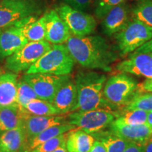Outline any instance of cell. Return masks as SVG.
Instances as JSON below:
<instances>
[{
    "instance_id": "6da1fadb",
    "label": "cell",
    "mask_w": 152,
    "mask_h": 152,
    "mask_svg": "<svg viewBox=\"0 0 152 152\" xmlns=\"http://www.w3.org/2000/svg\"><path fill=\"white\" fill-rule=\"evenodd\" d=\"M66 46L74 61L88 69L109 72L111 64L118 58L107 41L99 35H71Z\"/></svg>"
},
{
    "instance_id": "7a4b0ae2",
    "label": "cell",
    "mask_w": 152,
    "mask_h": 152,
    "mask_svg": "<svg viewBox=\"0 0 152 152\" xmlns=\"http://www.w3.org/2000/svg\"><path fill=\"white\" fill-rule=\"evenodd\" d=\"M107 77L105 74L94 71H80L76 74L77 104L73 112L106 109L114 111L115 106L108 102L103 95V89Z\"/></svg>"
},
{
    "instance_id": "3957f363",
    "label": "cell",
    "mask_w": 152,
    "mask_h": 152,
    "mask_svg": "<svg viewBox=\"0 0 152 152\" xmlns=\"http://www.w3.org/2000/svg\"><path fill=\"white\" fill-rule=\"evenodd\" d=\"M43 0L0 1V33L17 26L25 19L37 17L45 9Z\"/></svg>"
},
{
    "instance_id": "277c9868",
    "label": "cell",
    "mask_w": 152,
    "mask_h": 152,
    "mask_svg": "<svg viewBox=\"0 0 152 152\" xmlns=\"http://www.w3.org/2000/svg\"><path fill=\"white\" fill-rule=\"evenodd\" d=\"M75 62L66 45H54L48 52L28 68L25 74L47 73L68 75L73 71Z\"/></svg>"
},
{
    "instance_id": "5b68a950",
    "label": "cell",
    "mask_w": 152,
    "mask_h": 152,
    "mask_svg": "<svg viewBox=\"0 0 152 152\" xmlns=\"http://www.w3.org/2000/svg\"><path fill=\"white\" fill-rule=\"evenodd\" d=\"M138 83L127 73L112 75L106 80L103 89L104 97L111 104L125 106L138 91Z\"/></svg>"
},
{
    "instance_id": "8992f818",
    "label": "cell",
    "mask_w": 152,
    "mask_h": 152,
    "mask_svg": "<svg viewBox=\"0 0 152 152\" xmlns=\"http://www.w3.org/2000/svg\"><path fill=\"white\" fill-rule=\"evenodd\" d=\"M115 118L116 112L106 109H95L73 112L68 115L67 119L70 124L93 135L109 128Z\"/></svg>"
},
{
    "instance_id": "52a82bcc",
    "label": "cell",
    "mask_w": 152,
    "mask_h": 152,
    "mask_svg": "<svg viewBox=\"0 0 152 152\" xmlns=\"http://www.w3.org/2000/svg\"><path fill=\"white\" fill-rule=\"evenodd\" d=\"M152 38V28L133 18L115 35L118 49L121 56L134 52Z\"/></svg>"
},
{
    "instance_id": "ba28073f",
    "label": "cell",
    "mask_w": 152,
    "mask_h": 152,
    "mask_svg": "<svg viewBox=\"0 0 152 152\" xmlns=\"http://www.w3.org/2000/svg\"><path fill=\"white\" fill-rule=\"evenodd\" d=\"M52 47L47 40L28 42L21 49L7 58L5 67L13 73L26 71Z\"/></svg>"
},
{
    "instance_id": "9c48e42d",
    "label": "cell",
    "mask_w": 152,
    "mask_h": 152,
    "mask_svg": "<svg viewBox=\"0 0 152 152\" xmlns=\"http://www.w3.org/2000/svg\"><path fill=\"white\" fill-rule=\"evenodd\" d=\"M71 75L47 73L24 74L21 78L33 87L38 98L52 103L56 92Z\"/></svg>"
},
{
    "instance_id": "30bf717a",
    "label": "cell",
    "mask_w": 152,
    "mask_h": 152,
    "mask_svg": "<svg viewBox=\"0 0 152 152\" xmlns=\"http://www.w3.org/2000/svg\"><path fill=\"white\" fill-rule=\"evenodd\" d=\"M63 19L71 33L75 37L90 35L96 26L95 18L85 11L76 10L66 4L57 7L56 10Z\"/></svg>"
},
{
    "instance_id": "8fae6325",
    "label": "cell",
    "mask_w": 152,
    "mask_h": 152,
    "mask_svg": "<svg viewBox=\"0 0 152 152\" xmlns=\"http://www.w3.org/2000/svg\"><path fill=\"white\" fill-rule=\"evenodd\" d=\"M45 26V40L53 45H62L71 37L67 25L54 10L47 11L43 16Z\"/></svg>"
},
{
    "instance_id": "7c38bea8",
    "label": "cell",
    "mask_w": 152,
    "mask_h": 152,
    "mask_svg": "<svg viewBox=\"0 0 152 152\" xmlns=\"http://www.w3.org/2000/svg\"><path fill=\"white\" fill-rule=\"evenodd\" d=\"M116 68L121 73L152 79V52L130 54L128 58L117 64Z\"/></svg>"
},
{
    "instance_id": "4fadbf2b",
    "label": "cell",
    "mask_w": 152,
    "mask_h": 152,
    "mask_svg": "<svg viewBox=\"0 0 152 152\" xmlns=\"http://www.w3.org/2000/svg\"><path fill=\"white\" fill-rule=\"evenodd\" d=\"M109 130L115 135L134 143L145 144L152 137V128L147 124L127 125L114 121Z\"/></svg>"
},
{
    "instance_id": "5bb4252c",
    "label": "cell",
    "mask_w": 152,
    "mask_h": 152,
    "mask_svg": "<svg viewBox=\"0 0 152 152\" xmlns=\"http://www.w3.org/2000/svg\"><path fill=\"white\" fill-rule=\"evenodd\" d=\"M67 122V116L63 115L49 116L29 115L25 119L23 123L26 134V143L47 129Z\"/></svg>"
},
{
    "instance_id": "9a60e30c",
    "label": "cell",
    "mask_w": 152,
    "mask_h": 152,
    "mask_svg": "<svg viewBox=\"0 0 152 152\" xmlns=\"http://www.w3.org/2000/svg\"><path fill=\"white\" fill-rule=\"evenodd\" d=\"M28 42L21 28L11 27L0 33V61L8 58Z\"/></svg>"
},
{
    "instance_id": "2e32d148",
    "label": "cell",
    "mask_w": 152,
    "mask_h": 152,
    "mask_svg": "<svg viewBox=\"0 0 152 152\" xmlns=\"http://www.w3.org/2000/svg\"><path fill=\"white\" fill-rule=\"evenodd\" d=\"M129 8L125 2L112 8L103 18L102 29L108 36L119 33L130 21Z\"/></svg>"
},
{
    "instance_id": "e0dca14e",
    "label": "cell",
    "mask_w": 152,
    "mask_h": 152,
    "mask_svg": "<svg viewBox=\"0 0 152 152\" xmlns=\"http://www.w3.org/2000/svg\"><path fill=\"white\" fill-rule=\"evenodd\" d=\"M52 104L61 114L71 113L77 104V88L71 76L56 92Z\"/></svg>"
},
{
    "instance_id": "ac0fdd59",
    "label": "cell",
    "mask_w": 152,
    "mask_h": 152,
    "mask_svg": "<svg viewBox=\"0 0 152 152\" xmlns=\"http://www.w3.org/2000/svg\"><path fill=\"white\" fill-rule=\"evenodd\" d=\"M29 115L17 104L0 106V134L23 126L25 119Z\"/></svg>"
},
{
    "instance_id": "d6986e66",
    "label": "cell",
    "mask_w": 152,
    "mask_h": 152,
    "mask_svg": "<svg viewBox=\"0 0 152 152\" xmlns=\"http://www.w3.org/2000/svg\"><path fill=\"white\" fill-rule=\"evenodd\" d=\"M26 144L23 125L0 134V152H23Z\"/></svg>"
},
{
    "instance_id": "ffe728a7",
    "label": "cell",
    "mask_w": 152,
    "mask_h": 152,
    "mask_svg": "<svg viewBox=\"0 0 152 152\" xmlns=\"http://www.w3.org/2000/svg\"><path fill=\"white\" fill-rule=\"evenodd\" d=\"M18 75L13 72L0 75V106L16 104Z\"/></svg>"
},
{
    "instance_id": "44dd1931",
    "label": "cell",
    "mask_w": 152,
    "mask_h": 152,
    "mask_svg": "<svg viewBox=\"0 0 152 152\" xmlns=\"http://www.w3.org/2000/svg\"><path fill=\"white\" fill-rule=\"evenodd\" d=\"M95 141L94 137L80 129L68 132L66 147L68 152H89Z\"/></svg>"
},
{
    "instance_id": "7402d4cb",
    "label": "cell",
    "mask_w": 152,
    "mask_h": 152,
    "mask_svg": "<svg viewBox=\"0 0 152 152\" xmlns=\"http://www.w3.org/2000/svg\"><path fill=\"white\" fill-rule=\"evenodd\" d=\"M75 128H77L75 125L70 124L68 122L51 127V128L39 133L35 138L27 142L23 152L32 151L44 142L48 141V140L54 137H56L57 136H59L61 134L70 132V131Z\"/></svg>"
},
{
    "instance_id": "603a6c76",
    "label": "cell",
    "mask_w": 152,
    "mask_h": 152,
    "mask_svg": "<svg viewBox=\"0 0 152 152\" xmlns=\"http://www.w3.org/2000/svg\"><path fill=\"white\" fill-rule=\"evenodd\" d=\"M95 140H99L105 146L107 152H123L130 142L118 137L110 130H104L93 134Z\"/></svg>"
},
{
    "instance_id": "cb8c5ba5",
    "label": "cell",
    "mask_w": 152,
    "mask_h": 152,
    "mask_svg": "<svg viewBox=\"0 0 152 152\" xmlns=\"http://www.w3.org/2000/svg\"><path fill=\"white\" fill-rule=\"evenodd\" d=\"M26 111L30 115L49 116V115H61L54 104L47 101L35 99L28 103L25 107Z\"/></svg>"
},
{
    "instance_id": "d4e9b609",
    "label": "cell",
    "mask_w": 152,
    "mask_h": 152,
    "mask_svg": "<svg viewBox=\"0 0 152 152\" xmlns=\"http://www.w3.org/2000/svg\"><path fill=\"white\" fill-rule=\"evenodd\" d=\"M148 112L142 110H124L123 113H116L115 121L127 125H140L147 124Z\"/></svg>"
},
{
    "instance_id": "484cf974",
    "label": "cell",
    "mask_w": 152,
    "mask_h": 152,
    "mask_svg": "<svg viewBox=\"0 0 152 152\" xmlns=\"http://www.w3.org/2000/svg\"><path fill=\"white\" fill-rule=\"evenodd\" d=\"M23 33L28 42L45 40V26L44 17L30 22L21 28Z\"/></svg>"
},
{
    "instance_id": "4316f807",
    "label": "cell",
    "mask_w": 152,
    "mask_h": 152,
    "mask_svg": "<svg viewBox=\"0 0 152 152\" xmlns=\"http://www.w3.org/2000/svg\"><path fill=\"white\" fill-rule=\"evenodd\" d=\"M124 110H142L148 112L152 111V92L136 93L134 97L125 106Z\"/></svg>"
},
{
    "instance_id": "83f0119b",
    "label": "cell",
    "mask_w": 152,
    "mask_h": 152,
    "mask_svg": "<svg viewBox=\"0 0 152 152\" xmlns=\"http://www.w3.org/2000/svg\"><path fill=\"white\" fill-rule=\"evenodd\" d=\"M133 18L152 28V0H140L132 10Z\"/></svg>"
},
{
    "instance_id": "f1b7e54d",
    "label": "cell",
    "mask_w": 152,
    "mask_h": 152,
    "mask_svg": "<svg viewBox=\"0 0 152 152\" xmlns=\"http://www.w3.org/2000/svg\"><path fill=\"white\" fill-rule=\"evenodd\" d=\"M38 98L35 91L27 82L22 78L18 81V94L16 104L25 109L30 101Z\"/></svg>"
},
{
    "instance_id": "f546056e",
    "label": "cell",
    "mask_w": 152,
    "mask_h": 152,
    "mask_svg": "<svg viewBox=\"0 0 152 152\" xmlns=\"http://www.w3.org/2000/svg\"><path fill=\"white\" fill-rule=\"evenodd\" d=\"M68 132L57 136L44 142L30 152H52L66 143Z\"/></svg>"
},
{
    "instance_id": "4dcf8cb0",
    "label": "cell",
    "mask_w": 152,
    "mask_h": 152,
    "mask_svg": "<svg viewBox=\"0 0 152 152\" xmlns=\"http://www.w3.org/2000/svg\"><path fill=\"white\" fill-rule=\"evenodd\" d=\"M125 0H95L94 14L98 18H103L115 6L125 2Z\"/></svg>"
},
{
    "instance_id": "1f68e13d",
    "label": "cell",
    "mask_w": 152,
    "mask_h": 152,
    "mask_svg": "<svg viewBox=\"0 0 152 152\" xmlns=\"http://www.w3.org/2000/svg\"><path fill=\"white\" fill-rule=\"evenodd\" d=\"M64 4L76 10L85 11L91 7L95 0H61Z\"/></svg>"
},
{
    "instance_id": "d6a6232c",
    "label": "cell",
    "mask_w": 152,
    "mask_h": 152,
    "mask_svg": "<svg viewBox=\"0 0 152 152\" xmlns=\"http://www.w3.org/2000/svg\"><path fill=\"white\" fill-rule=\"evenodd\" d=\"M123 152H145V144L130 142Z\"/></svg>"
},
{
    "instance_id": "836d02e7",
    "label": "cell",
    "mask_w": 152,
    "mask_h": 152,
    "mask_svg": "<svg viewBox=\"0 0 152 152\" xmlns=\"http://www.w3.org/2000/svg\"><path fill=\"white\" fill-rule=\"evenodd\" d=\"M152 52V38L150 40L144 44L142 46L138 48L132 54H144V53H150Z\"/></svg>"
},
{
    "instance_id": "e575fe53",
    "label": "cell",
    "mask_w": 152,
    "mask_h": 152,
    "mask_svg": "<svg viewBox=\"0 0 152 152\" xmlns=\"http://www.w3.org/2000/svg\"><path fill=\"white\" fill-rule=\"evenodd\" d=\"M138 92H152V79H147L139 85Z\"/></svg>"
},
{
    "instance_id": "d590c367",
    "label": "cell",
    "mask_w": 152,
    "mask_h": 152,
    "mask_svg": "<svg viewBox=\"0 0 152 152\" xmlns=\"http://www.w3.org/2000/svg\"><path fill=\"white\" fill-rule=\"evenodd\" d=\"M89 152H107L105 146L99 140H95L92 148Z\"/></svg>"
},
{
    "instance_id": "8d00e7d4",
    "label": "cell",
    "mask_w": 152,
    "mask_h": 152,
    "mask_svg": "<svg viewBox=\"0 0 152 152\" xmlns=\"http://www.w3.org/2000/svg\"><path fill=\"white\" fill-rule=\"evenodd\" d=\"M145 152H152V137L145 144Z\"/></svg>"
},
{
    "instance_id": "74e56055",
    "label": "cell",
    "mask_w": 152,
    "mask_h": 152,
    "mask_svg": "<svg viewBox=\"0 0 152 152\" xmlns=\"http://www.w3.org/2000/svg\"><path fill=\"white\" fill-rule=\"evenodd\" d=\"M147 124L149 125L151 128H152V111L149 112V113H148Z\"/></svg>"
},
{
    "instance_id": "f35d334b",
    "label": "cell",
    "mask_w": 152,
    "mask_h": 152,
    "mask_svg": "<svg viewBox=\"0 0 152 152\" xmlns=\"http://www.w3.org/2000/svg\"><path fill=\"white\" fill-rule=\"evenodd\" d=\"M52 152H68V151H67V149H66V144H64V145H62L61 147H60L58 149H57L56 150H55V151Z\"/></svg>"
}]
</instances>
